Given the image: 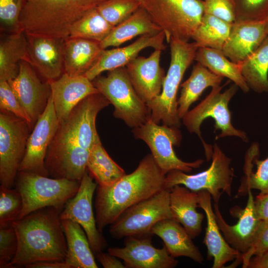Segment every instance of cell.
<instances>
[{
    "label": "cell",
    "mask_w": 268,
    "mask_h": 268,
    "mask_svg": "<svg viewBox=\"0 0 268 268\" xmlns=\"http://www.w3.org/2000/svg\"><path fill=\"white\" fill-rule=\"evenodd\" d=\"M142 6L168 43L171 39L188 42L204 14L203 0H144Z\"/></svg>",
    "instance_id": "ba28073f"
},
{
    "label": "cell",
    "mask_w": 268,
    "mask_h": 268,
    "mask_svg": "<svg viewBox=\"0 0 268 268\" xmlns=\"http://www.w3.org/2000/svg\"><path fill=\"white\" fill-rule=\"evenodd\" d=\"M151 232L163 241L169 254L173 258L183 256L201 264L203 257L199 248L184 227L173 218L159 221L152 228Z\"/></svg>",
    "instance_id": "484cf974"
},
{
    "label": "cell",
    "mask_w": 268,
    "mask_h": 268,
    "mask_svg": "<svg viewBox=\"0 0 268 268\" xmlns=\"http://www.w3.org/2000/svg\"><path fill=\"white\" fill-rule=\"evenodd\" d=\"M195 60L215 74L228 78L244 93L250 90L242 75L239 65L230 61L222 51L206 47L199 48Z\"/></svg>",
    "instance_id": "1f68e13d"
},
{
    "label": "cell",
    "mask_w": 268,
    "mask_h": 268,
    "mask_svg": "<svg viewBox=\"0 0 268 268\" xmlns=\"http://www.w3.org/2000/svg\"><path fill=\"white\" fill-rule=\"evenodd\" d=\"M87 168L99 186H110L126 175L124 170L108 155L101 141L90 151Z\"/></svg>",
    "instance_id": "836d02e7"
},
{
    "label": "cell",
    "mask_w": 268,
    "mask_h": 268,
    "mask_svg": "<svg viewBox=\"0 0 268 268\" xmlns=\"http://www.w3.org/2000/svg\"><path fill=\"white\" fill-rule=\"evenodd\" d=\"M22 206V197L16 189L0 187V225L17 220Z\"/></svg>",
    "instance_id": "ab89813d"
},
{
    "label": "cell",
    "mask_w": 268,
    "mask_h": 268,
    "mask_svg": "<svg viewBox=\"0 0 268 268\" xmlns=\"http://www.w3.org/2000/svg\"><path fill=\"white\" fill-rule=\"evenodd\" d=\"M232 24L204 13L192 39L199 48L222 50L230 34Z\"/></svg>",
    "instance_id": "e575fe53"
},
{
    "label": "cell",
    "mask_w": 268,
    "mask_h": 268,
    "mask_svg": "<svg viewBox=\"0 0 268 268\" xmlns=\"http://www.w3.org/2000/svg\"><path fill=\"white\" fill-rule=\"evenodd\" d=\"M199 207L202 208L206 217V227L203 243L206 246L207 258L213 259V268H221L225 264L236 260L242 263V255L233 248L222 236L218 226L215 214L211 205V196L206 191L197 192Z\"/></svg>",
    "instance_id": "603a6c76"
},
{
    "label": "cell",
    "mask_w": 268,
    "mask_h": 268,
    "mask_svg": "<svg viewBox=\"0 0 268 268\" xmlns=\"http://www.w3.org/2000/svg\"><path fill=\"white\" fill-rule=\"evenodd\" d=\"M27 40L25 32L2 33L0 41V81H9L18 74L19 63L27 60Z\"/></svg>",
    "instance_id": "f546056e"
},
{
    "label": "cell",
    "mask_w": 268,
    "mask_h": 268,
    "mask_svg": "<svg viewBox=\"0 0 268 268\" xmlns=\"http://www.w3.org/2000/svg\"><path fill=\"white\" fill-rule=\"evenodd\" d=\"M25 34L27 61L47 81L61 77L64 73L65 39Z\"/></svg>",
    "instance_id": "ac0fdd59"
},
{
    "label": "cell",
    "mask_w": 268,
    "mask_h": 268,
    "mask_svg": "<svg viewBox=\"0 0 268 268\" xmlns=\"http://www.w3.org/2000/svg\"><path fill=\"white\" fill-rule=\"evenodd\" d=\"M48 82L60 122L66 119L86 97L99 92L92 81L84 75L71 76L64 73L59 78Z\"/></svg>",
    "instance_id": "7402d4cb"
},
{
    "label": "cell",
    "mask_w": 268,
    "mask_h": 268,
    "mask_svg": "<svg viewBox=\"0 0 268 268\" xmlns=\"http://www.w3.org/2000/svg\"><path fill=\"white\" fill-rule=\"evenodd\" d=\"M199 196L186 187L177 185L170 189V207L172 218L180 223L192 239L201 231L204 215L199 212Z\"/></svg>",
    "instance_id": "d4e9b609"
},
{
    "label": "cell",
    "mask_w": 268,
    "mask_h": 268,
    "mask_svg": "<svg viewBox=\"0 0 268 268\" xmlns=\"http://www.w3.org/2000/svg\"><path fill=\"white\" fill-rule=\"evenodd\" d=\"M95 87L114 107L113 116L131 128L145 123L149 118L146 104L134 90L125 67L108 71L92 81Z\"/></svg>",
    "instance_id": "9c48e42d"
},
{
    "label": "cell",
    "mask_w": 268,
    "mask_h": 268,
    "mask_svg": "<svg viewBox=\"0 0 268 268\" xmlns=\"http://www.w3.org/2000/svg\"><path fill=\"white\" fill-rule=\"evenodd\" d=\"M170 218V189H164L126 210L110 225L109 232L117 239L153 235L151 230L156 223Z\"/></svg>",
    "instance_id": "8fae6325"
},
{
    "label": "cell",
    "mask_w": 268,
    "mask_h": 268,
    "mask_svg": "<svg viewBox=\"0 0 268 268\" xmlns=\"http://www.w3.org/2000/svg\"><path fill=\"white\" fill-rule=\"evenodd\" d=\"M204 13L211 15L228 23L235 22V10L233 0H203Z\"/></svg>",
    "instance_id": "f6af8a7d"
},
{
    "label": "cell",
    "mask_w": 268,
    "mask_h": 268,
    "mask_svg": "<svg viewBox=\"0 0 268 268\" xmlns=\"http://www.w3.org/2000/svg\"><path fill=\"white\" fill-rule=\"evenodd\" d=\"M250 89L268 93V35L258 48L239 64Z\"/></svg>",
    "instance_id": "d6a6232c"
},
{
    "label": "cell",
    "mask_w": 268,
    "mask_h": 268,
    "mask_svg": "<svg viewBox=\"0 0 268 268\" xmlns=\"http://www.w3.org/2000/svg\"><path fill=\"white\" fill-rule=\"evenodd\" d=\"M101 0H22L21 29L29 35L68 38L73 24Z\"/></svg>",
    "instance_id": "277c9868"
},
{
    "label": "cell",
    "mask_w": 268,
    "mask_h": 268,
    "mask_svg": "<svg viewBox=\"0 0 268 268\" xmlns=\"http://www.w3.org/2000/svg\"><path fill=\"white\" fill-rule=\"evenodd\" d=\"M247 268H268V250L261 255L252 257Z\"/></svg>",
    "instance_id": "681fc988"
},
{
    "label": "cell",
    "mask_w": 268,
    "mask_h": 268,
    "mask_svg": "<svg viewBox=\"0 0 268 268\" xmlns=\"http://www.w3.org/2000/svg\"><path fill=\"white\" fill-rule=\"evenodd\" d=\"M165 175L151 154L137 168L108 186L97 188L96 222L99 231L111 225L126 210L165 188Z\"/></svg>",
    "instance_id": "7a4b0ae2"
},
{
    "label": "cell",
    "mask_w": 268,
    "mask_h": 268,
    "mask_svg": "<svg viewBox=\"0 0 268 268\" xmlns=\"http://www.w3.org/2000/svg\"><path fill=\"white\" fill-rule=\"evenodd\" d=\"M31 130L25 120L12 113L0 114V187L11 189L15 182L19 166L25 155Z\"/></svg>",
    "instance_id": "4fadbf2b"
},
{
    "label": "cell",
    "mask_w": 268,
    "mask_h": 268,
    "mask_svg": "<svg viewBox=\"0 0 268 268\" xmlns=\"http://www.w3.org/2000/svg\"><path fill=\"white\" fill-rule=\"evenodd\" d=\"M103 50L100 42L67 38L64 45V73L71 76L84 75L97 62Z\"/></svg>",
    "instance_id": "4316f807"
},
{
    "label": "cell",
    "mask_w": 268,
    "mask_h": 268,
    "mask_svg": "<svg viewBox=\"0 0 268 268\" xmlns=\"http://www.w3.org/2000/svg\"><path fill=\"white\" fill-rule=\"evenodd\" d=\"M161 52L155 49L148 57L137 56L125 67L134 90L146 104L162 90L166 74L160 65Z\"/></svg>",
    "instance_id": "ffe728a7"
},
{
    "label": "cell",
    "mask_w": 268,
    "mask_h": 268,
    "mask_svg": "<svg viewBox=\"0 0 268 268\" xmlns=\"http://www.w3.org/2000/svg\"><path fill=\"white\" fill-rule=\"evenodd\" d=\"M268 250V220H260L248 251L242 255V268H247L252 257Z\"/></svg>",
    "instance_id": "7bdbcfd3"
},
{
    "label": "cell",
    "mask_w": 268,
    "mask_h": 268,
    "mask_svg": "<svg viewBox=\"0 0 268 268\" xmlns=\"http://www.w3.org/2000/svg\"><path fill=\"white\" fill-rule=\"evenodd\" d=\"M165 36L161 31L156 34H145L131 44L121 48L104 49L96 64L84 75L92 81L101 73L115 68L125 67L137 57L143 49L151 47L164 50Z\"/></svg>",
    "instance_id": "44dd1931"
},
{
    "label": "cell",
    "mask_w": 268,
    "mask_h": 268,
    "mask_svg": "<svg viewBox=\"0 0 268 268\" xmlns=\"http://www.w3.org/2000/svg\"><path fill=\"white\" fill-rule=\"evenodd\" d=\"M28 268H72L65 261H46L31 264L25 266Z\"/></svg>",
    "instance_id": "c3c4849f"
},
{
    "label": "cell",
    "mask_w": 268,
    "mask_h": 268,
    "mask_svg": "<svg viewBox=\"0 0 268 268\" xmlns=\"http://www.w3.org/2000/svg\"><path fill=\"white\" fill-rule=\"evenodd\" d=\"M152 234L125 238L122 248L111 247L108 253L122 259L126 268H173L178 261L172 257L164 246L154 247L151 243Z\"/></svg>",
    "instance_id": "e0dca14e"
},
{
    "label": "cell",
    "mask_w": 268,
    "mask_h": 268,
    "mask_svg": "<svg viewBox=\"0 0 268 268\" xmlns=\"http://www.w3.org/2000/svg\"><path fill=\"white\" fill-rule=\"evenodd\" d=\"M137 0L141 4V5L142 6L144 3V0Z\"/></svg>",
    "instance_id": "816d5d0a"
},
{
    "label": "cell",
    "mask_w": 268,
    "mask_h": 268,
    "mask_svg": "<svg viewBox=\"0 0 268 268\" xmlns=\"http://www.w3.org/2000/svg\"><path fill=\"white\" fill-rule=\"evenodd\" d=\"M169 43L170 64L161 93L146 105L152 121L179 128L181 123L178 113L177 92L185 71L195 60L199 47L195 42L175 39H171Z\"/></svg>",
    "instance_id": "5b68a950"
},
{
    "label": "cell",
    "mask_w": 268,
    "mask_h": 268,
    "mask_svg": "<svg viewBox=\"0 0 268 268\" xmlns=\"http://www.w3.org/2000/svg\"><path fill=\"white\" fill-rule=\"evenodd\" d=\"M161 31L145 8L141 6L127 19L114 26L100 45L103 49L119 46L137 36L156 34Z\"/></svg>",
    "instance_id": "83f0119b"
},
{
    "label": "cell",
    "mask_w": 268,
    "mask_h": 268,
    "mask_svg": "<svg viewBox=\"0 0 268 268\" xmlns=\"http://www.w3.org/2000/svg\"><path fill=\"white\" fill-rule=\"evenodd\" d=\"M65 235L67 254L65 261L72 268H97L87 235L75 221L61 220Z\"/></svg>",
    "instance_id": "f1b7e54d"
},
{
    "label": "cell",
    "mask_w": 268,
    "mask_h": 268,
    "mask_svg": "<svg viewBox=\"0 0 268 268\" xmlns=\"http://www.w3.org/2000/svg\"><path fill=\"white\" fill-rule=\"evenodd\" d=\"M211 163L206 170L194 175L180 170H172L165 177V188L170 189L177 185H183L192 191H206L214 203H218L221 195L232 194L234 169L230 166L231 159L222 151L217 143L212 146Z\"/></svg>",
    "instance_id": "30bf717a"
},
{
    "label": "cell",
    "mask_w": 268,
    "mask_h": 268,
    "mask_svg": "<svg viewBox=\"0 0 268 268\" xmlns=\"http://www.w3.org/2000/svg\"><path fill=\"white\" fill-rule=\"evenodd\" d=\"M113 27L95 7L73 24L68 37L83 38L100 43L107 37Z\"/></svg>",
    "instance_id": "8d00e7d4"
},
{
    "label": "cell",
    "mask_w": 268,
    "mask_h": 268,
    "mask_svg": "<svg viewBox=\"0 0 268 268\" xmlns=\"http://www.w3.org/2000/svg\"><path fill=\"white\" fill-rule=\"evenodd\" d=\"M98 261L105 268H125L122 263L116 257L110 254L105 253L102 251L95 254Z\"/></svg>",
    "instance_id": "7dc6e473"
},
{
    "label": "cell",
    "mask_w": 268,
    "mask_h": 268,
    "mask_svg": "<svg viewBox=\"0 0 268 268\" xmlns=\"http://www.w3.org/2000/svg\"><path fill=\"white\" fill-rule=\"evenodd\" d=\"M258 153L248 149L245 156L244 176L235 198L247 194L249 190H258L262 193L268 192V156L264 160L258 159Z\"/></svg>",
    "instance_id": "d590c367"
},
{
    "label": "cell",
    "mask_w": 268,
    "mask_h": 268,
    "mask_svg": "<svg viewBox=\"0 0 268 268\" xmlns=\"http://www.w3.org/2000/svg\"><path fill=\"white\" fill-rule=\"evenodd\" d=\"M254 208L256 215L259 220H268V192H260L256 197Z\"/></svg>",
    "instance_id": "bcb514c9"
},
{
    "label": "cell",
    "mask_w": 268,
    "mask_h": 268,
    "mask_svg": "<svg viewBox=\"0 0 268 268\" xmlns=\"http://www.w3.org/2000/svg\"><path fill=\"white\" fill-rule=\"evenodd\" d=\"M22 0H0V30L3 33L22 31L19 16Z\"/></svg>",
    "instance_id": "60d3db41"
},
{
    "label": "cell",
    "mask_w": 268,
    "mask_h": 268,
    "mask_svg": "<svg viewBox=\"0 0 268 268\" xmlns=\"http://www.w3.org/2000/svg\"><path fill=\"white\" fill-rule=\"evenodd\" d=\"M223 78L197 62L193 67L189 77L181 85V94L177 101L180 119L183 118L190 106L199 99L206 88L220 85Z\"/></svg>",
    "instance_id": "4dcf8cb0"
},
{
    "label": "cell",
    "mask_w": 268,
    "mask_h": 268,
    "mask_svg": "<svg viewBox=\"0 0 268 268\" xmlns=\"http://www.w3.org/2000/svg\"><path fill=\"white\" fill-rule=\"evenodd\" d=\"M268 35L265 21L234 22L222 52L240 64L252 55Z\"/></svg>",
    "instance_id": "cb8c5ba5"
},
{
    "label": "cell",
    "mask_w": 268,
    "mask_h": 268,
    "mask_svg": "<svg viewBox=\"0 0 268 268\" xmlns=\"http://www.w3.org/2000/svg\"><path fill=\"white\" fill-rule=\"evenodd\" d=\"M61 211L53 207H45L12 222L17 249L11 268L40 262L65 261L67 245Z\"/></svg>",
    "instance_id": "3957f363"
},
{
    "label": "cell",
    "mask_w": 268,
    "mask_h": 268,
    "mask_svg": "<svg viewBox=\"0 0 268 268\" xmlns=\"http://www.w3.org/2000/svg\"><path fill=\"white\" fill-rule=\"evenodd\" d=\"M248 200L246 207L242 209L233 207L230 212L238 218L237 223L229 225L224 219L218 203H214L213 210L220 231L227 242L242 255L249 249L260 220L257 218L254 208V198L251 190L247 193Z\"/></svg>",
    "instance_id": "d6986e66"
},
{
    "label": "cell",
    "mask_w": 268,
    "mask_h": 268,
    "mask_svg": "<svg viewBox=\"0 0 268 268\" xmlns=\"http://www.w3.org/2000/svg\"><path fill=\"white\" fill-rule=\"evenodd\" d=\"M223 86L212 87L209 94L196 107L189 110L182 119L183 125L191 133H195L201 140L207 160L211 159L213 148L207 144L201 135L200 127L203 121L211 117L214 120V130H220L221 133L216 139L225 136L239 137L245 142L248 141L246 134L235 128L231 123V115L228 109V104L235 94L238 87L232 85L221 92Z\"/></svg>",
    "instance_id": "52a82bcc"
},
{
    "label": "cell",
    "mask_w": 268,
    "mask_h": 268,
    "mask_svg": "<svg viewBox=\"0 0 268 268\" xmlns=\"http://www.w3.org/2000/svg\"><path fill=\"white\" fill-rule=\"evenodd\" d=\"M110 104L101 93L92 94L60 122L45 158L49 176L81 181L86 171L90 150L101 141L96 128L97 115Z\"/></svg>",
    "instance_id": "6da1fadb"
},
{
    "label": "cell",
    "mask_w": 268,
    "mask_h": 268,
    "mask_svg": "<svg viewBox=\"0 0 268 268\" xmlns=\"http://www.w3.org/2000/svg\"><path fill=\"white\" fill-rule=\"evenodd\" d=\"M30 120L32 129L44 111L51 92L48 81L43 82L26 60L19 63L17 76L8 81Z\"/></svg>",
    "instance_id": "2e32d148"
},
{
    "label": "cell",
    "mask_w": 268,
    "mask_h": 268,
    "mask_svg": "<svg viewBox=\"0 0 268 268\" xmlns=\"http://www.w3.org/2000/svg\"><path fill=\"white\" fill-rule=\"evenodd\" d=\"M235 22H262L268 16V0H233Z\"/></svg>",
    "instance_id": "f35d334b"
},
{
    "label": "cell",
    "mask_w": 268,
    "mask_h": 268,
    "mask_svg": "<svg viewBox=\"0 0 268 268\" xmlns=\"http://www.w3.org/2000/svg\"><path fill=\"white\" fill-rule=\"evenodd\" d=\"M265 24H266V26L267 31L268 32V16L267 17V18L265 20Z\"/></svg>",
    "instance_id": "f907efd6"
},
{
    "label": "cell",
    "mask_w": 268,
    "mask_h": 268,
    "mask_svg": "<svg viewBox=\"0 0 268 268\" xmlns=\"http://www.w3.org/2000/svg\"><path fill=\"white\" fill-rule=\"evenodd\" d=\"M97 183L87 171L80 181L76 195L65 204L60 213L61 220L69 219L78 223L84 230L93 252L96 254L107 246L96 225L92 208V199Z\"/></svg>",
    "instance_id": "5bb4252c"
},
{
    "label": "cell",
    "mask_w": 268,
    "mask_h": 268,
    "mask_svg": "<svg viewBox=\"0 0 268 268\" xmlns=\"http://www.w3.org/2000/svg\"><path fill=\"white\" fill-rule=\"evenodd\" d=\"M17 249V238L12 223L0 225V268H11Z\"/></svg>",
    "instance_id": "b9f144b4"
},
{
    "label": "cell",
    "mask_w": 268,
    "mask_h": 268,
    "mask_svg": "<svg viewBox=\"0 0 268 268\" xmlns=\"http://www.w3.org/2000/svg\"><path fill=\"white\" fill-rule=\"evenodd\" d=\"M80 184L78 181L18 172L15 184L22 197L23 206L18 219L45 207L63 210L66 203L77 193Z\"/></svg>",
    "instance_id": "8992f818"
},
{
    "label": "cell",
    "mask_w": 268,
    "mask_h": 268,
    "mask_svg": "<svg viewBox=\"0 0 268 268\" xmlns=\"http://www.w3.org/2000/svg\"><path fill=\"white\" fill-rule=\"evenodd\" d=\"M0 108L1 111L9 112L25 120L32 129L29 119L6 81H0Z\"/></svg>",
    "instance_id": "ee69618b"
},
{
    "label": "cell",
    "mask_w": 268,
    "mask_h": 268,
    "mask_svg": "<svg viewBox=\"0 0 268 268\" xmlns=\"http://www.w3.org/2000/svg\"><path fill=\"white\" fill-rule=\"evenodd\" d=\"M134 137L143 140L150 148L155 161L165 175L172 170L188 173L199 168L202 159L194 162H185L177 157L173 146L180 145L182 135L178 128L162 126L149 118L140 126L133 128Z\"/></svg>",
    "instance_id": "7c38bea8"
},
{
    "label": "cell",
    "mask_w": 268,
    "mask_h": 268,
    "mask_svg": "<svg viewBox=\"0 0 268 268\" xmlns=\"http://www.w3.org/2000/svg\"><path fill=\"white\" fill-rule=\"evenodd\" d=\"M59 124L51 94L44 111L38 118L29 134L25 155L19 166L18 172L49 176L45 166V158Z\"/></svg>",
    "instance_id": "9a60e30c"
},
{
    "label": "cell",
    "mask_w": 268,
    "mask_h": 268,
    "mask_svg": "<svg viewBox=\"0 0 268 268\" xmlns=\"http://www.w3.org/2000/svg\"><path fill=\"white\" fill-rule=\"evenodd\" d=\"M141 6L137 0H101L96 8L114 27L127 19Z\"/></svg>",
    "instance_id": "74e56055"
}]
</instances>
